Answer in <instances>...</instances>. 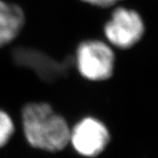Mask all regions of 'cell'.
<instances>
[{
    "instance_id": "1",
    "label": "cell",
    "mask_w": 158,
    "mask_h": 158,
    "mask_svg": "<svg viewBox=\"0 0 158 158\" xmlns=\"http://www.w3.org/2000/svg\"><path fill=\"white\" fill-rule=\"evenodd\" d=\"M21 122L25 138L31 147L56 153L69 145L70 127L48 103L31 102L25 105Z\"/></svg>"
},
{
    "instance_id": "2",
    "label": "cell",
    "mask_w": 158,
    "mask_h": 158,
    "mask_svg": "<svg viewBox=\"0 0 158 158\" xmlns=\"http://www.w3.org/2000/svg\"><path fill=\"white\" fill-rule=\"evenodd\" d=\"M73 63L84 78L101 82L113 76L115 55L112 46L107 42L100 40H87L77 47Z\"/></svg>"
},
{
    "instance_id": "3",
    "label": "cell",
    "mask_w": 158,
    "mask_h": 158,
    "mask_svg": "<svg viewBox=\"0 0 158 158\" xmlns=\"http://www.w3.org/2000/svg\"><path fill=\"white\" fill-rule=\"evenodd\" d=\"M145 33V24L134 9L118 6L104 26V34L109 45L128 49L136 45Z\"/></svg>"
},
{
    "instance_id": "4",
    "label": "cell",
    "mask_w": 158,
    "mask_h": 158,
    "mask_svg": "<svg viewBox=\"0 0 158 158\" xmlns=\"http://www.w3.org/2000/svg\"><path fill=\"white\" fill-rule=\"evenodd\" d=\"M111 141L110 131L102 120L87 116L70 127L69 144L78 155L95 158L101 155Z\"/></svg>"
},
{
    "instance_id": "5",
    "label": "cell",
    "mask_w": 158,
    "mask_h": 158,
    "mask_svg": "<svg viewBox=\"0 0 158 158\" xmlns=\"http://www.w3.org/2000/svg\"><path fill=\"white\" fill-rule=\"evenodd\" d=\"M12 57L17 64L31 69L47 82H54L66 77L73 63L69 58L59 62L43 52L25 47L16 48L12 52Z\"/></svg>"
},
{
    "instance_id": "6",
    "label": "cell",
    "mask_w": 158,
    "mask_h": 158,
    "mask_svg": "<svg viewBox=\"0 0 158 158\" xmlns=\"http://www.w3.org/2000/svg\"><path fill=\"white\" fill-rule=\"evenodd\" d=\"M25 22V13L19 6L0 0V47L16 39Z\"/></svg>"
},
{
    "instance_id": "7",
    "label": "cell",
    "mask_w": 158,
    "mask_h": 158,
    "mask_svg": "<svg viewBox=\"0 0 158 158\" xmlns=\"http://www.w3.org/2000/svg\"><path fill=\"white\" fill-rule=\"evenodd\" d=\"M15 125L6 111L0 109V148H4L14 135Z\"/></svg>"
},
{
    "instance_id": "8",
    "label": "cell",
    "mask_w": 158,
    "mask_h": 158,
    "mask_svg": "<svg viewBox=\"0 0 158 158\" xmlns=\"http://www.w3.org/2000/svg\"><path fill=\"white\" fill-rule=\"evenodd\" d=\"M86 4H89L90 6L102 7V8H107L112 6H116L122 0H81Z\"/></svg>"
}]
</instances>
